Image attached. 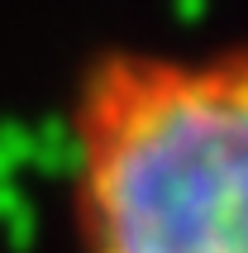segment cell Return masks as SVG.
Listing matches in <instances>:
<instances>
[{"label": "cell", "mask_w": 248, "mask_h": 253, "mask_svg": "<svg viewBox=\"0 0 248 253\" xmlns=\"http://www.w3.org/2000/svg\"><path fill=\"white\" fill-rule=\"evenodd\" d=\"M67 220L77 253H248V39L86 57Z\"/></svg>", "instance_id": "6da1fadb"}]
</instances>
